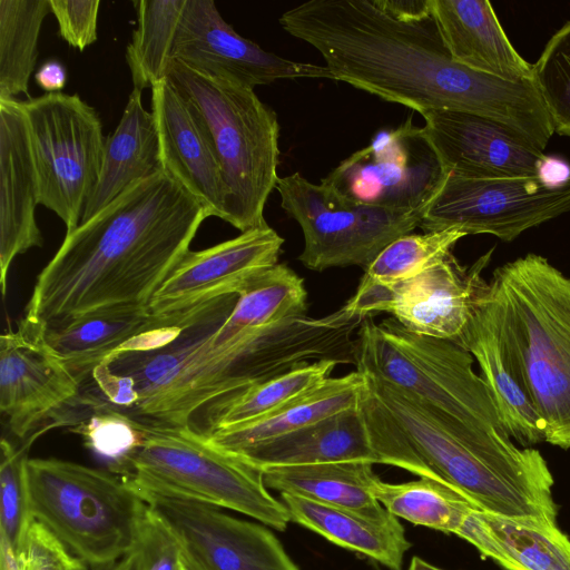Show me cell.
<instances>
[{"instance_id":"1","label":"cell","mask_w":570,"mask_h":570,"mask_svg":"<svg viewBox=\"0 0 570 570\" xmlns=\"http://www.w3.org/2000/svg\"><path fill=\"white\" fill-rule=\"evenodd\" d=\"M281 27L314 47L334 80L419 114L484 116L543 151L554 128L533 81L470 69L450 55L433 12L400 20L375 0H309L285 11Z\"/></svg>"},{"instance_id":"2","label":"cell","mask_w":570,"mask_h":570,"mask_svg":"<svg viewBox=\"0 0 570 570\" xmlns=\"http://www.w3.org/2000/svg\"><path fill=\"white\" fill-rule=\"evenodd\" d=\"M207 217L163 170L130 186L66 234L23 318L51 328L104 308L149 307Z\"/></svg>"},{"instance_id":"3","label":"cell","mask_w":570,"mask_h":570,"mask_svg":"<svg viewBox=\"0 0 570 570\" xmlns=\"http://www.w3.org/2000/svg\"><path fill=\"white\" fill-rule=\"evenodd\" d=\"M363 374L361 407L381 464L444 482L479 510L557 523L554 479L540 451L517 445L505 431L466 424L381 377Z\"/></svg>"},{"instance_id":"4","label":"cell","mask_w":570,"mask_h":570,"mask_svg":"<svg viewBox=\"0 0 570 570\" xmlns=\"http://www.w3.org/2000/svg\"><path fill=\"white\" fill-rule=\"evenodd\" d=\"M479 312L521 374L546 442L570 449V277L530 253L494 269Z\"/></svg>"},{"instance_id":"5","label":"cell","mask_w":570,"mask_h":570,"mask_svg":"<svg viewBox=\"0 0 570 570\" xmlns=\"http://www.w3.org/2000/svg\"><path fill=\"white\" fill-rule=\"evenodd\" d=\"M26 485L32 519L92 570L138 547L149 507L121 476L59 459H28Z\"/></svg>"},{"instance_id":"6","label":"cell","mask_w":570,"mask_h":570,"mask_svg":"<svg viewBox=\"0 0 570 570\" xmlns=\"http://www.w3.org/2000/svg\"><path fill=\"white\" fill-rule=\"evenodd\" d=\"M167 79L198 107L209 128L227 191L225 222L240 233L266 224L278 180L279 124L253 88L199 73L173 60Z\"/></svg>"},{"instance_id":"7","label":"cell","mask_w":570,"mask_h":570,"mask_svg":"<svg viewBox=\"0 0 570 570\" xmlns=\"http://www.w3.org/2000/svg\"><path fill=\"white\" fill-rule=\"evenodd\" d=\"M141 497L229 509L277 531L291 521L259 470L213 446L193 429L144 425V441L119 473Z\"/></svg>"},{"instance_id":"8","label":"cell","mask_w":570,"mask_h":570,"mask_svg":"<svg viewBox=\"0 0 570 570\" xmlns=\"http://www.w3.org/2000/svg\"><path fill=\"white\" fill-rule=\"evenodd\" d=\"M474 361L454 342L415 334L393 317L376 324L368 316L355 335L356 371L381 377L466 424L505 431L487 383L473 370Z\"/></svg>"},{"instance_id":"9","label":"cell","mask_w":570,"mask_h":570,"mask_svg":"<svg viewBox=\"0 0 570 570\" xmlns=\"http://www.w3.org/2000/svg\"><path fill=\"white\" fill-rule=\"evenodd\" d=\"M282 208L302 228L298 261L313 271L361 266L366 269L396 238L420 227L429 203L394 209L355 202L334 188L313 184L299 173L278 178Z\"/></svg>"},{"instance_id":"10","label":"cell","mask_w":570,"mask_h":570,"mask_svg":"<svg viewBox=\"0 0 570 570\" xmlns=\"http://www.w3.org/2000/svg\"><path fill=\"white\" fill-rule=\"evenodd\" d=\"M39 186V204L67 233L80 224L102 166L105 141L96 110L78 95L45 94L20 100Z\"/></svg>"},{"instance_id":"11","label":"cell","mask_w":570,"mask_h":570,"mask_svg":"<svg viewBox=\"0 0 570 570\" xmlns=\"http://www.w3.org/2000/svg\"><path fill=\"white\" fill-rule=\"evenodd\" d=\"M492 253L493 248L466 266L451 252L423 273L396 284L360 282L341 308L361 318L386 312L410 332L460 345L488 292L489 282L482 272Z\"/></svg>"},{"instance_id":"12","label":"cell","mask_w":570,"mask_h":570,"mask_svg":"<svg viewBox=\"0 0 570 570\" xmlns=\"http://www.w3.org/2000/svg\"><path fill=\"white\" fill-rule=\"evenodd\" d=\"M570 210V181L548 188L537 177L474 179L448 173L423 216L424 232L456 229L512 242Z\"/></svg>"},{"instance_id":"13","label":"cell","mask_w":570,"mask_h":570,"mask_svg":"<svg viewBox=\"0 0 570 570\" xmlns=\"http://www.w3.org/2000/svg\"><path fill=\"white\" fill-rule=\"evenodd\" d=\"M446 175L423 128L410 116L396 128L377 131L321 183L355 202L411 210L428 205Z\"/></svg>"},{"instance_id":"14","label":"cell","mask_w":570,"mask_h":570,"mask_svg":"<svg viewBox=\"0 0 570 570\" xmlns=\"http://www.w3.org/2000/svg\"><path fill=\"white\" fill-rule=\"evenodd\" d=\"M80 383L43 338V326L22 318L0 337V411L10 432L32 441L49 420L66 423L79 404Z\"/></svg>"},{"instance_id":"15","label":"cell","mask_w":570,"mask_h":570,"mask_svg":"<svg viewBox=\"0 0 570 570\" xmlns=\"http://www.w3.org/2000/svg\"><path fill=\"white\" fill-rule=\"evenodd\" d=\"M141 498L202 570H301L262 523L194 501L151 494Z\"/></svg>"},{"instance_id":"16","label":"cell","mask_w":570,"mask_h":570,"mask_svg":"<svg viewBox=\"0 0 570 570\" xmlns=\"http://www.w3.org/2000/svg\"><path fill=\"white\" fill-rule=\"evenodd\" d=\"M173 57L199 73L253 89L282 79L334 80L325 66L285 59L242 37L212 0H186Z\"/></svg>"},{"instance_id":"17","label":"cell","mask_w":570,"mask_h":570,"mask_svg":"<svg viewBox=\"0 0 570 570\" xmlns=\"http://www.w3.org/2000/svg\"><path fill=\"white\" fill-rule=\"evenodd\" d=\"M284 238L267 224L209 248L189 250L154 295L149 308L166 315L220 296L239 294L278 264Z\"/></svg>"},{"instance_id":"18","label":"cell","mask_w":570,"mask_h":570,"mask_svg":"<svg viewBox=\"0 0 570 570\" xmlns=\"http://www.w3.org/2000/svg\"><path fill=\"white\" fill-rule=\"evenodd\" d=\"M421 115L424 135L446 173L474 179L537 177L544 154L513 128L462 111Z\"/></svg>"},{"instance_id":"19","label":"cell","mask_w":570,"mask_h":570,"mask_svg":"<svg viewBox=\"0 0 570 570\" xmlns=\"http://www.w3.org/2000/svg\"><path fill=\"white\" fill-rule=\"evenodd\" d=\"M161 170L204 207L225 219L227 191L209 128L195 102L169 79L151 88Z\"/></svg>"},{"instance_id":"20","label":"cell","mask_w":570,"mask_h":570,"mask_svg":"<svg viewBox=\"0 0 570 570\" xmlns=\"http://www.w3.org/2000/svg\"><path fill=\"white\" fill-rule=\"evenodd\" d=\"M39 186L27 124L18 99H0V283L2 296L14 257L43 238L36 219Z\"/></svg>"},{"instance_id":"21","label":"cell","mask_w":570,"mask_h":570,"mask_svg":"<svg viewBox=\"0 0 570 570\" xmlns=\"http://www.w3.org/2000/svg\"><path fill=\"white\" fill-rule=\"evenodd\" d=\"M230 455L261 472L272 468L333 462L381 464L361 401L355 407Z\"/></svg>"},{"instance_id":"22","label":"cell","mask_w":570,"mask_h":570,"mask_svg":"<svg viewBox=\"0 0 570 570\" xmlns=\"http://www.w3.org/2000/svg\"><path fill=\"white\" fill-rule=\"evenodd\" d=\"M432 12L456 62L508 81H533V65L514 49L490 1L432 0Z\"/></svg>"},{"instance_id":"23","label":"cell","mask_w":570,"mask_h":570,"mask_svg":"<svg viewBox=\"0 0 570 570\" xmlns=\"http://www.w3.org/2000/svg\"><path fill=\"white\" fill-rule=\"evenodd\" d=\"M455 535L504 570H570V538L542 519L472 509Z\"/></svg>"},{"instance_id":"24","label":"cell","mask_w":570,"mask_h":570,"mask_svg":"<svg viewBox=\"0 0 570 570\" xmlns=\"http://www.w3.org/2000/svg\"><path fill=\"white\" fill-rule=\"evenodd\" d=\"M141 92L132 89L118 126L106 138L100 175L80 223L107 207L130 186L161 171L155 119L145 109Z\"/></svg>"},{"instance_id":"25","label":"cell","mask_w":570,"mask_h":570,"mask_svg":"<svg viewBox=\"0 0 570 570\" xmlns=\"http://www.w3.org/2000/svg\"><path fill=\"white\" fill-rule=\"evenodd\" d=\"M279 499L292 522L390 570H402L405 553L412 543L396 517L390 514L385 519H374L288 493H281Z\"/></svg>"},{"instance_id":"26","label":"cell","mask_w":570,"mask_h":570,"mask_svg":"<svg viewBox=\"0 0 570 570\" xmlns=\"http://www.w3.org/2000/svg\"><path fill=\"white\" fill-rule=\"evenodd\" d=\"M460 346L478 362L499 417L511 439L523 448L546 442V424L521 374L500 338L480 314L479 306Z\"/></svg>"},{"instance_id":"27","label":"cell","mask_w":570,"mask_h":570,"mask_svg":"<svg viewBox=\"0 0 570 570\" xmlns=\"http://www.w3.org/2000/svg\"><path fill=\"white\" fill-rule=\"evenodd\" d=\"M365 384V376L358 371L330 377L307 394L267 415L216 429L204 436L213 446L234 454L357 406Z\"/></svg>"},{"instance_id":"28","label":"cell","mask_w":570,"mask_h":570,"mask_svg":"<svg viewBox=\"0 0 570 570\" xmlns=\"http://www.w3.org/2000/svg\"><path fill=\"white\" fill-rule=\"evenodd\" d=\"M154 321L149 307L117 306L88 313L58 327H43V338L81 386L99 364Z\"/></svg>"},{"instance_id":"29","label":"cell","mask_w":570,"mask_h":570,"mask_svg":"<svg viewBox=\"0 0 570 570\" xmlns=\"http://www.w3.org/2000/svg\"><path fill=\"white\" fill-rule=\"evenodd\" d=\"M262 474L265 485L281 493L345 508L374 519H385L391 514L371 492L377 475L368 462L272 468Z\"/></svg>"},{"instance_id":"30","label":"cell","mask_w":570,"mask_h":570,"mask_svg":"<svg viewBox=\"0 0 570 570\" xmlns=\"http://www.w3.org/2000/svg\"><path fill=\"white\" fill-rule=\"evenodd\" d=\"M371 492L397 519L446 534H455L468 513L476 509L458 490L431 478L389 483L377 476Z\"/></svg>"},{"instance_id":"31","label":"cell","mask_w":570,"mask_h":570,"mask_svg":"<svg viewBox=\"0 0 570 570\" xmlns=\"http://www.w3.org/2000/svg\"><path fill=\"white\" fill-rule=\"evenodd\" d=\"M186 0L136 1L137 28L126 48L134 89L142 91L167 79Z\"/></svg>"},{"instance_id":"32","label":"cell","mask_w":570,"mask_h":570,"mask_svg":"<svg viewBox=\"0 0 570 570\" xmlns=\"http://www.w3.org/2000/svg\"><path fill=\"white\" fill-rule=\"evenodd\" d=\"M49 0H0V99L28 94Z\"/></svg>"},{"instance_id":"33","label":"cell","mask_w":570,"mask_h":570,"mask_svg":"<svg viewBox=\"0 0 570 570\" xmlns=\"http://www.w3.org/2000/svg\"><path fill=\"white\" fill-rule=\"evenodd\" d=\"M338 364L333 360L311 362L250 387L212 417L206 434L258 419L285 406L330 379Z\"/></svg>"},{"instance_id":"34","label":"cell","mask_w":570,"mask_h":570,"mask_svg":"<svg viewBox=\"0 0 570 570\" xmlns=\"http://www.w3.org/2000/svg\"><path fill=\"white\" fill-rule=\"evenodd\" d=\"M464 236L456 229L403 235L364 269L361 282L390 285L413 278L451 253Z\"/></svg>"},{"instance_id":"35","label":"cell","mask_w":570,"mask_h":570,"mask_svg":"<svg viewBox=\"0 0 570 570\" xmlns=\"http://www.w3.org/2000/svg\"><path fill=\"white\" fill-rule=\"evenodd\" d=\"M533 82L554 132L570 137V20L552 35L533 65Z\"/></svg>"},{"instance_id":"36","label":"cell","mask_w":570,"mask_h":570,"mask_svg":"<svg viewBox=\"0 0 570 570\" xmlns=\"http://www.w3.org/2000/svg\"><path fill=\"white\" fill-rule=\"evenodd\" d=\"M30 444L31 441H27L17 448L4 438L1 440L0 542L10 546L18 554L33 520L26 485V462Z\"/></svg>"},{"instance_id":"37","label":"cell","mask_w":570,"mask_h":570,"mask_svg":"<svg viewBox=\"0 0 570 570\" xmlns=\"http://www.w3.org/2000/svg\"><path fill=\"white\" fill-rule=\"evenodd\" d=\"M83 444L107 460L112 473L119 474L144 441V425L118 412L98 409L71 429Z\"/></svg>"},{"instance_id":"38","label":"cell","mask_w":570,"mask_h":570,"mask_svg":"<svg viewBox=\"0 0 570 570\" xmlns=\"http://www.w3.org/2000/svg\"><path fill=\"white\" fill-rule=\"evenodd\" d=\"M21 570H88L49 529L32 520L19 551Z\"/></svg>"},{"instance_id":"39","label":"cell","mask_w":570,"mask_h":570,"mask_svg":"<svg viewBox=\"0 0 570 570\" xmlns=\"http://www.w3.org/2000/svg\"><path fill=\"white\" fill-rule=\"evenodd\" d=\"M49 6L69 46L83 50L97 40L99 0H49Z\"/></svg>"},{"instance_id":"40","label":"cell","mask_w":570,"mask_h":570,"mask_svg":"<svg viewBox=\"0 0 570 570\" xmlns=\"http://www.w3.org/2000/svg\"><path fill=\"white\" fill-rule=\"evenodd\" d=\"M138 549L145 570H179L183 566V556L176 539L150 508Z\"/></svg>"},{"instance_id":"41","label":"cell","mask_w":570,"mask_h":570,"mask_svg":"<svg viewBox=\"0 0 570 570\" xmlns=\"http://www.w3.org/2000/svg\"><path fill=\"white\" fill-rule=\"evenodd\" d=\"M537 178L548 188H558L570 181V163L558 156H547L540 160Z\"/></svg>"},{"instance_id":"42","label":"cell","mask_w":570,"mask_h":570,"mask_svg":"<svg viewBox=\"0 0 570 570\" xmlns=\"http://www.w3.org/2000/svg\"><path fill=\"white\" fill-rule=\"evenodd\" d=\"M387 13L400 20H415L432 13V0H375Z\"/></svg>"},{"instance_id":"43","label":"cell","mask_w":570,"mask_h":570,"mask_svg":"<svg viewBox=\"0 0 570 570\" xmlns=\"http://www.w3.org/2000/svg\"><path fill=\"white\" fill-rule=\"evenodd\" d=\"M35 81L47 94L62 92L67 83V69L61 61L49 59L37 69Z\"/></svg>"},{"instance_id":"44","label":"cell","mask_w":570,"mask_h":570,"mask_svg":"<svg viewBox=\"0 0 570 570\" xmlns=\"http://www.w3.org/2000/svg\"><path fill=\"white\" fill-rule=\"evenodd\" d=\"M98 570H145L141 553L138 547L129 554L104 569Z\"/></svg>"},{"instance_id":"45","label":"cell","mask_w":570,"mask_h":570,"mask_svg":"<svg viewBox=\"0 0 570 570\" xmlns=\"http://www.w3.org/2000/svg\"><path fill=\"white\" fill-rule=\"evenodd\" d=\"M407 570H443L421 557L414 556L411 558Z\"/></svg>"},{"instance_id":"46","label":"cell","mask_w":570,"mask_h":570,"mask_svg":"<svg viewBox=\"0 0 570 570\" xmlns=\"http://www.w3.org/2000/svg\"><path fill=\"white\" fill-rule=\"evenodd\" d=\"M180 548V547H179ZM181 551V549H180ZM181 556L187 570H202L190 558H188L183 551Z\"/></svg>"},{"instance_id":"47","label":"cell","mask_w":570,"mask_h":570,"mask_svg":"<svg viewBox=\"0 0 570 570\" xmlns=\"http://www.w3.org/2000/svg\"><path fill=\"white\" fill-rule=\"evenodd\" d=\"M179 570H187L186 566H185V562H184V559H183V566H181V568Z\"/></svg>"}]
</instances>
